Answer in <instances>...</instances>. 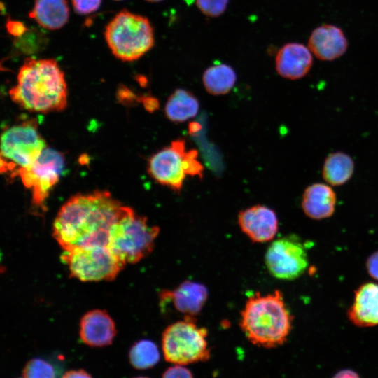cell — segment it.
<instances>
[{
    "label": "cell",
    "instance_id": "6da1fadb",
    "mask_svg": "<svg viewBox=\"0 0 378 378\" xmlns=\"http://www.w3.org/2000/svg\"><path fill=\"white\" fill-rule=\"evenodd\" d=\"M129 208L106 190L77 194L58 211L53 223V237L63 251L108 246L112 227Z\"/></svg>",
    "mask_w": 378,
    "mask_h": 378
},
{
    "label": "cell",
    "instance_id": "7a4b0ae2",
    "mask_svg": "<svg viewBox=\"0 0 378 378\" xmlns=\"http://www.w3.org/2000/svg\"><path fill=\"white\" fill-rule=\"evenodd\" d=\"M67 94L64 74L53 59H25L9 90L12 101L23 109L43 113L65 108Z\"/></svg>",
    "mask_w": 378,
    "mask_h": 378
},
{
    "label": "cell",
    "instance_id": "3957f363",
    "mask_svg": "<svg viewBox=\"0 0 378 378\" xmlns=\"http://www.w3.org/2000/svg\"><path fill=\"white\" fill-rule=\"evenodd\" d=\"M293 317L282 293L257 292L246 300L241 312L240 327L249 342L263 348L282 345L292 328Z\"/></svg>",
    "mask_w": 378,
    "mask_h": 378
},
{
    "label": "cell",
    "instance_id": "277c9868",
    "mask_svg": "<svg viewBox=\"0 0 378 378\" xmlns=\"http://www.w3.org/2000/svg\"><path fill=\"white\" fill-rule=\"evenodd\" d=\"M105 39L112 53L125 62L136 60L154 46V32L146 17L122 10L106 25Z\"/></svg>",
    "mask_w": 378,
    "mask_h": 378
},
{
    "label": "cell",
    "instance_id": "5b68a950",
    "mask_svg": "<svg viewBox=\"0 0 378 378\" xmlns=\"http://www.w3.org/2000/svg\"><path fill=\"white\" fill-rule=\"evenodd\" d=\"M208 330L197 323L195 317L183 316L162 332V349L167 362L174 365L206 362L211 358Z\"/></svg>",
    "mask_w": 378,
    "mask_h": 378
},
{
    "label": "cell",
    "instance_id": "8992f818",
    "mask_svg": "<svg viewBox=\"0 0 378 378\" xmlns=\"http://www.w3.org/2000/svg\"><path fill=\"white\" fill-rule=\"evenodd\" d=\"M159 232L130 207L112 227L108 246L124 263H136L153 251Z\"/></svg>",
    "mask_w": 378,
    "mask_h": 378
},
{
    "label": "cell",
    "instance_id": "52a82bcc",
    "mask_svg": "<svg viewBox=\"0 0 378 378\" xmlns=\"http://www.w3.org/2000/svg\"><path fill=\"white\" fill-rule=\"evenodd\" d=\"M47 148L34 120H25L8 127L1 134V172L18 175L28 167Z\"/></svg>",
    "mask_w": 378,
    "mask_h": 378
},
{
    "label": "cell",
    "instance_id": "ba28073f",
    "mask_svg": "<svg viewBox=\"0 0 378 378\" xmlns=\"http://www.w3.org/2000/svg\"><path fill=\"white\" fill-rule=\"evenodd\" d=\"M61 258L70 275L82 281L113 280L126 265L108 246L63 251Z\"/></svg>",
    "mask_w": 378,
    "mask_h": 378
},
{
    "label": "cell",
    "instance_id": "9c48e42d",
    "mask_svg": "<svg viewBox=\"0 0 378 378\" xmlns=\"http://www.w3.org/2000/svg\"><path fill=\"white\" fill-rule=\"evenodd\" d=\"M265 262L269 272L274 277L281 280H294L302 276L309 266L306 246L295 234L279 237L269 246Z\"/></svg>",
    "mask_w": 378,
    "mask_h": 378
},
{
    "label": "cell",
    "instance_id": "30bf717a",
    "mask_svg": "<svg viewBox=\"0 0 378 378\" xmlns=\"http://www.w3.org/2000/svg\"><path fill=\"white\" fill-rule=\"evenodd\" d=\"M64 167L62 153L46 148L37 160L18 173L23 185L31 192L32 202L43 204L50 191L57 184Z\"/></svg>",
    "mask_w": 378,
    "mask_h": 378
},
{
    "label": "cell",
    "instance_id": "8fae6325",
    "mask_svg": "<svg viewBox=\"0 0 378 378\" xmlns=\"http://www.w3.org/2000/svg\"><path fill=\"white\" fill-rule=\"evenodd\" d=\"M186 141L178 139L151 156L148 172L158 183L180 192L187 176L185 170Z\"/></svg>",
    "mask_w": 378,
    "mask_h": 378
},
{
    "label": "cell",
    "instance_id": "7c38bea8",
    "mask_svg": "<svg viewBox=\"0 0 378 378\" xmlns=\"http://www.w3.org/2000/svg\"><path fill=\"white\" fill-rule=\"evenodd\" d=\"M238 224L241 231L253 242L265 243L274 239L278 231V218L272 209L260 204L239 213Z\"/></svg>",
    "mask_w": 378,
    "mask_h": 378
},
{
    "label": "cell",
    "instance_id": "4fadbf2b",
    "mask_svg": "<svg viewBox=\"0 0 378 378\" xmlns=\"http://www.w3.org/2000/svg\"><path fill=\"white\" fill-rule=\"evenodd\" d=\"M160 297L163 302H171L184 316L195 317L207 300L208 290L202 284L187 280L173 290L162 291Z\"/></svg>",
    "mask_w": 378,
    "mask_h": 378
},
{
    "label": "cell",
    "instance_id": "5bb4252c",
    "mask_svg": "<svg viewBox=\"0 0 378 378\" xmlns=\"http://www.w3.org/2000/svg\"><path fill=\"white\" fill-rule=\"evenodd\" d=\"M309 48L299 43H288L276 53L275 68L279 76L289 80L305 76L312 68L313 57Z\"/></svg>",
    "mask_w": 378,
    "mask_h": 378
},
{
    "label": "cell",
    "instance_id": "9a60e30c",
    "mask_svg": "<svg viewBox=\"0 0 378 378\" xmlns=\"http://www.w3.org/2000/svg\"><path fill=\"white\" fill-rule=\"evenodd\" d=\"M348 42L342 30L333 24H322L313 30L308 48L323 61L335 60L342 56L347 50Z\"/></svg>",
    "mask_w": 378,
    "mask_h": 378
},
{
    "label": "cell",
    "instance_id": "2e32d148",
    "mask_svg": "<svg viewBox=\"0 0 378 378\" xmlns=\"http://www.w3.org/2000/svg\"><path fill=\"white\" fill-rule=\"evenodd\" d=\"M81 340L92 347L110 345L116 335L115 325L110 315L104 310L88 312L80 321Z\"/></svg>",
    "mask_w": 378,
    "mask_h": 378
},
{
    "label": "cell",
    "instance_id": "e0dca14e",
    "mask_svg": "<svg viewBox=\"0 0 378 378\" xmlns=\"http://www.w3.org/2000/svg\"><path fill=\"white\" fill-rule=\"evenodd\" d=\"M348 316L359 327L378 326V284L366 283L358 287Z\"/></svg>",
    "mask_w": 378,
    "mask_h": 378
},
{
    "label": "cell",
    "instance_id": "ac0fdd59",
    "mask_svg": "<svg viewBox=\"0 0 378 378\" xmlns=\"http://www.w3.org/2000/svg\"><path fill=\"white\" fill-rule=\"evenodd\" d=\"M336 203V194L330 186L315 183L304 190L302 208L309 218L321 220L329 218L334 214Z\"/></svg>",
    "mask_w": 378,
    "mask_h": 378
},
{
    "label": "cell",
    "instance_id": "d6986e66",
    "mask_svg": "<svg viewBox=\"0 0 378 378\" xmlns=\"http://www.w3.org/2000/svg\"><path fill=\"white\" fill-rule=\"evenodd\" d=\"M29 15L41 27L56 30L68 22L69 8L66 0H35Z\"/></svg>",
    "mask_w": 378,
    "mask_h": 378
},
{
    "label": "cell",
    "instance_id": "ffe728a7",
    "mask_svg": "<svg viewBox=\"0 0 378 378\" xmlns=\"http://www.w3.org/2000/svg\"><path fill=\"white\" fill-rule=\"evenodd\" d=\"M199 108L197 97L190 91L179 88L169 97L164 106V113L169 120L183 122L195 117Z\"/></svg>",
    "mask_w": 378,
    "mask_h": 378
},
{
    "label": "cell",
    "instance_id": "44dd1931",
    "mask_svg": "<svg viewBox=\"0 0 378 378\" xmlns=\"http://www.w3.org/2000/svg\"><path fill=\"white\" fill-rule=\"evenodd\" d=\"M354 162L352 158L343 152H334L326 158L322 176L330 185L341 186L346 183L352 176Z\"/></svg>",
    "mask_w": 378,
    "mask_h": 378
},
{
    "label": "cell",
    "instance_id": "7402d4cb",
    "mask_svg": "<svg viewBox=\"0 0 378 378\" xmlns=\"http://www.w3.org/2000/svg\"><path fill=\"white\" fill-rule=\"evenodd\" d=\"M237 75L234 70L226 64L219 63L207 68L202 76L205 90L212 95L228 93L234 86Z\"/></svg>",
    "mask_w": 378,
    "mask_h": 378
},
{
    "label": "cell",
    "instance_id": "603a6c76",
    "mask_svg": "<svg viewBox=\"0 0 378 378\" xmlns=\"http://www.w3.org/2000/svg\"><path fill=\"white\" fill-rule=\"evenodd\" d=\"M160 355L158 346L149 340L136 342L129 351V360L133 368L146 370L155 366L160 360Z\"/></svg>",
    "mask_w": 378,
    "mask_h": 378
},
{
    "label": "cell",
    "instance_id": "cb8c5ba5",
    "mask_svg": "<svg viewBox=\"0 0 378 378\" xmlns=\"http://www.w3.org/2000/svg\"><path fill=\"white\" fill-rule=\"evenodd\" d=\"M48 38L41 29L28 28L25 33L13 41V50L18 54L31 55L43 50Z\"/></svg>",
    "mask_w": 378,
    "mask_h": 378
},
{
    "label": "cell",
    "instance_id": "d4e9b609",
    "mask_svg": "<svg viewBox=\"0 0 378 378\" xmlns=\"http://www.w3.org/2000/svg\"><path fill=\"white\" fill-rule=\"evenodd\" d=\"M23 378H56L53 366L47 360L36 358L29 360L22 370Z\"/></svg>",
    "mask_w": 378,
    "mask_h": 378
},
{
    "label": "cell",
    "instance_id": "484cf974",
    "mask_svg": "<svg viewBox=\"0 0 378 378\" xmlns=\"http://www.w3.org/2000/svg\"><path fill=\"white\" fill-rule=\"evenodd\" d=\"M228 0H196L200 10L209 17H218L226 10Z\"/></svg>",
    "mask_w": 378,
    "mask_h": 378
},
{
    "label": "cell",
    "instance_id": "4316f807",
    "mask_svg": "<svg viewBox=\"0 0 378 378\" xmlns=\"http://www.w3.org/2000/svg\"><path fill=\"white\" fill-rule=\"evenodd\" d=\"M185 170L186 175L197 176L200 178L203 175V166L198 160V152L195 149L187 150L185 155Z\"/></svg>",
    "mask_w": 378,
    "mask_h": 378
},
{
    "label": "cell",
    "instance_id": "83f0119b",
    "mask_svg": "<svg viewBox=\"0 0 378 378\" xmlns=\"http://www.w3.org/2000/svg\"><path fill=\"white\" fill-rule=\"evenodd\" d=\"M74 10L80 15L92 13L101 6L102 0H71Z\"/></svg>",
    "mask_w": 378,
    "mask_h": 378
},
{
    "label": "cell",
    "instance_id": "f1b7e54d",
    "mask_svg": "<svg viewBox=\"0 0 378 378\" xmlns=\"http://www.w3.org/2000/svg\"><path fill=\"white\" fill-rule=\"evenodd\" d=\"M162 378H194L192 372L185 365H174L168 368Z\"/></svg>",
    "mask_w": 378,
    "mask_h": 378
},
{
    "label": "cell",
    "instance_id": "f546056e",
    "mask_svg": "<svg viewBox=\"0 0 378 378\" xmlns=\"http://www.w3.org/2000/svg\"><path fill=\"white\" fill-rule=\"evenodd\" d=\"M6 27L8 32L15 38L22 36L28 29L23 22L12 20L7 21Z\"/></svg>",
    "mask_w": 378,
    "mask_h": 378
},
{
    "label": "cell",
    "instance_id": "4dcf8cb0",
    "mask_svg": "<svg viewBox=\"0 0 378 378\" xmlns=\"http://www.w3.org/2000/svg\"><path fill=\"white\" fill-rule=\"evenodd\" d=\"M366 269L369 275L378 281V251L372 253L368 258Z\"/></svg>",
    "mask_w": 378,
    "mask_h": 378
},
{
    "label": "cell",
    "instance_id": "1f68e13d",
    "mask_svg": "<svg viewBox=\"0 0 378 378\" xmlns=\"http://www.w3.org/2000/svg\"><path fill=\"white\" fill-rule=\"evenodd\" d=\"M62 378H92V376L85 370H71L66 371Z\"/></svg>",
    "mask_w": 378,
    "mask_h": 378
},
{
    "label": "cell",
    "instance_id": "d6a6232c",
    "mask_svg": "<svg viewBox=\"0 0 378 378\" xmlns=\"http://www.w3.org/2000/svg\"><path fill=\"white\" fill-rule=\"evenodd\" d=\"M332 378H360V377L353 370H343L338 372Z\"/></svg>",
    "mask_w": 378,
    "mask_h": 378
},
{
    "label": "cell",
    "instance_id": "836d02e7",
    "mask_svg": "<svg viewBox=\"0 0 378 378\" xmlns=\"http://www.w3.org/2000/svg\"><path fill=\"white\" fill-rule=\"evenodd\" d=\"M200 125L197 122H192L189 125V132L190 133L196 132L200 128Z\"/></svg>",
    "mask_w": 378,
    "mask_h": 378
},
{
    "label": "cell",
    "instance_id": "e575fe53",
    "mask_svg": "<svg viewBox=\"0 0 378 378\" xmlns=\"http://www.w3.org/2000/svg\"><path fill=\"white\" fill-rule=\"evenodd\" d=\"M145 1H149V2H159V1H161L162 0H145Z\"/></svg>",
    "mask_w": 378,
    "mask_h": 378
},
{
    "label": "cell",
    "instance_id": "d590c367",
    "mask_svg": "<svg viewBox=\"0 0 378 378\" xmlns=\"http://www.w3.org/2000/svg\"><path fill=\"white\" fill-rule=\"evenodd\" d=\"M134 378H148V377H134Z\"/></svg>",
    "mask_w": 378,
    "mask_h": 378
},
{
    "label": "cell",
    "instance_id": "8d00e7d4",
    "mask_svg": "<svg viewBox=\"0 0 378 378\" xmlns=\"http://www.w3.org/2000/svg\"><path fill=\"white\" fill-rule=\"evenodd\" d=\"M115 1H122V0H115Z\"/></svg>",
    "mask_w": 378,
    "mask_h": 378
}]
</instances>
